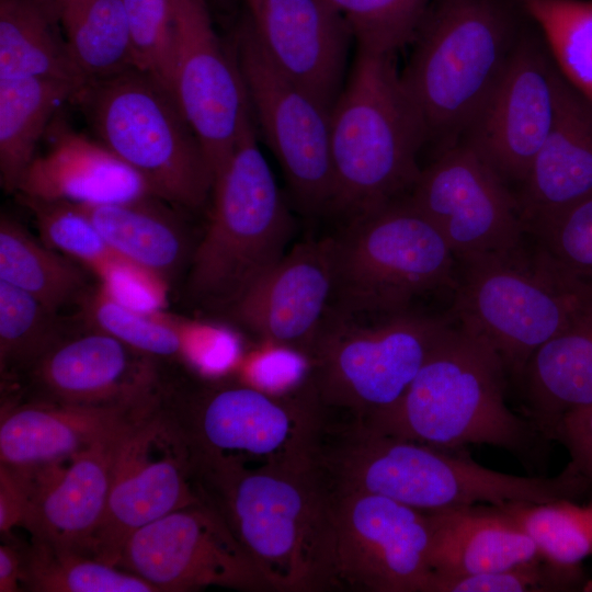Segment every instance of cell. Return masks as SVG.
<instances>
[{
	"label": "cell",
	"instance_id": "d6986e66",
	"mask_svg": "<svg viewBox=\"0 0 592 592\" xmlns=\"http://www.w3.org/2000/svg\"><path fill=\"white\" fill-rule=\"evenodd\" d=\"M263 49L295 84L331 112L342 92L352 33L328 0H243Z\"/></svg>",
	"mask_w": 592,
	"mask_h": 592
},
{
	"label": "cell",
	"instance_id": "ac0fdd59",
	"mask_svg": "<svg viewBox=\"0 0 592 592\" xmlns=\"http://www.w3.org/2000/svg\"><path fill=\"white\" fill-rule=\"evenodd\" d=\"M333 291V237L309 240L285 253L226 310L265 343L307 355Z\"/></svg>",
	"mask_w": 592,
	"mask_h": 592
},
{
	"label": "cell",
	"instance_id": "d4e9b609",
	"mask_svg": "<svg viewBox=\"0 0 592 592\" xmlns=\"http://www.w3.org/2000/svg\"><path fill=\"white\" fill-rule=\"evenodd\" d=\"M426 514L432 579L505 570L543 559L501 506L476 504Z\"/></svg>",
	"mask_w": 592,
	"mask_h": 592
},
{
	"label": "cell",
	"instance_id": "ab89813d",
	"mask_svg": "<svg viewBox=\"0 0 592 592\" xmlns=\"http://www.w3.org/2000/svg\"><path fill=\"white\" fill-rule=\"evenodd\" d=\"M537 251L555 265L592 285V195L532 234Z\"/></svg>",
	"mask_w": 592,
	"mask_h": 592
},
{
	"label": "cell",
	"instance_id": "277c9868",
	"mask_svg": "<svg viewBox=\"0 0 592 592\" xmlns=\"http://www.w3.org/2000/svg\"><path fill=\"white\" fill-rule=\"evenodd\" d=\"M254 119L212 187L207 229L192 253L187 289L204 306L229 308L285 254L293 218L258 146Z\"/></svg>",
	"mask_w": 592,
	"mask_h": 592
},
{
	"label": "cell",
	"instance_id": "52a82bcc",
	"mask_svg": "<svg viewBox=\"0 0 592 592\" xmlns=\"http://www.w3.org/2000/svg\"><path fill=\"white\" fill-rule=\"evenodd\" d=\"M455 286L456 325L489 345L506 374L521 377L531 355L592 301V285L537 250L464 263Z\"/></svg>",
	"mask_w": 592,
	"mask_h": 592
},
{
	"label": "cell",
	"instance_id": "4dcf8cb0",
	"mask_svg": "<svg viewBox=\"0 0 592 592\" xmlns=\"http://www.w3.org/2000/svg\"><path fill=\"white\" fill-rule=\"evenodd\" d=\"M0 280L31 294L55 312L84 286V276L73 263L5 214L0 218Z\"/></svg>",
	"mask_w": 592,
	"mask_h": 592
},
{
	"label": "cell",
	"instance_id": "cb8c5ba5",
	"mask_svg": "<svg viewBox=\"0 0 592 592\" xmlns=\"http://www.w3.org/2000/svg\"><path fill=\"white\" fill-rule=\"evenodd\" d=\"M144 407L33 402L2 411L0 464L37 471L68 462L129 424Z\"/></svg>",
	"mask_w": 592,
	"mask_h": 592
},
{
	"label": "cell",
	"instance_id": "44dd1931",
	"mask_svg": "<svg viewBox=\"0 0 592 592\" xmlns=\"http://www.w3.org/2000/svg\"><path fill=\"white\" fill-rule=\"evenodd\" d=\"M130 423L75 455L66 467L34 471L35 489L23 523L33 540L90 555L104 516L116 452Z\"/></svg>",
	"mask_w": 592,
	"mask_h": 592
},
{
	"label": "cell",
	"instance_id": "ba28073f",
	"mask_svg": "<svg viewBox=\"0 0 592 592\" xmlns=\"http://www.w3.org/2000/svg\"><path fill=\"white\" fill-rule=\"evenodd\" d=\"M333 240L341 316L407 311L418 297L457 284L456 257L409 196L351 218Z\"/></svg>",
	"mask_w": 592,
	"mask_h": 592
},
{
	"label": "cell",
	"instance_id": "f1b7e54d",
	"mask_svg": "<svg viewBox=\"0 0 592 592\" xmlns=\"http://www.w3.org/2000/svg\"><path fill=\"white\" fill-rule=\"evenodd\" d=\"M45 0H0V78H50L83 86Z\"/></svg>",
	"mask_w": 592,
	"mask_h": 592
},
{
	"label": "cell",
	"instance_id": "7c38bea8",
	"mask_svg": "<svg viewBox=\"0 0 592 592\" xmlns=\"http://www.w3.org/2000/svg\"><path fill=\"white\" fill-rule=\"evenodd\" d=\"M234 56L254 121L282 168L295 203L307 214L331 210L334 178L330 111L277 69L247 16L237 29Z\"/></svg>",
	"mask_w": 592,
	"mask_h": 592
},
{
	"label": "cell",
	"instance_id": "7dc6e473",
	"mask_svg": "<svg viewBox=\"0 0 592 592\" xmlns=\"http://www.w3.org/2000/svg\"><path fill=\"white\" fill-rule=\"evenodd\" d=\"M24 559L15 547L9 544L0 546V592H15L23 581Z\"/></svg>",
	"mask_w": 592,
	"mask_h": 592
},
{
	"label": "cell",
	"instance_id": "3957f363",
	"mask_svg": "<svg viewBox=\"0 0 592 592\" xmlns=\"http://www.w3.org/2000/svg\"><path fill=\"white\" fill-rule=\"evenodd\" d=\"M506 375L489 345L448 323L398 403L363 423L437 447L523 452L537 429L508 408Z\"/></svg>",
	"mask_w": 592,
	"mask_h": 592
},
{
	"label": "cell",
	"instance_id": "1f68e13d",
	"mask_svg": "<svg viewBox=\"0 0 592 592\" xmlns=\"http://www.w3.org/2000/svg\"><path fill=\"white\" fill-rule=\"evenodd\" d=\"M23 582L37 592H157L139 576L90 555L33 540Z\"/></svg>",
	"mask_w": 592,
	"mask_h": 592
},
{
	"label": "cell",
	"instance_id": "ffe728a7",
	"mask_svg": "<svg viewBox=\"0 0 592 592\" xmlns=\"http://www.w3.org/2000/svg\"><path fill=\"white\" fill-rule=\"evenodd\" d=\"M151 356L103 331L59 340L34 365L50 401L144 407L156 374Z\"/></svg>",
	"mask_w": 592,
	"mask_h": 592
},
{
	"label": "cell",
	"instance_id": "c3c4849f",
	"mask_svg": "<svg viewBox=\"0 0 592 592\" xmlns=\"http://www.w3.org/2000/svg\"><path fill=\"white\" fill-rule=\"evenodd\" d=\"M584 591L592 592V580L584 585Z\"/></svg>",
	"mask_w": 592,
	"mask_h": 592
},
{
	"label": "cell",
	"instance_id": "9c48e42d",
	"mask_svg": "<svg viewBox=\"0 0 592 592\" xmlns=\"http://www.w3.org/2000/svg\"><path fill=\"white\" fill-rule=\"evenodd\" d=\"M333 322L307 354V385L322 417L360 422L398 403L449 323L411 310L371 326Z\"/></svg>",
	"mask_w": 592,
	"mask_h": 592
},
{
	"label": "cell",
	"instance_id": "2e32d148",
	"mask_svg": "<svg viewBox=\"0 0 592 592\" xmlns=\"http://www.w3.org/2000/svg\"><path fill=\"white\" fill-rule=\"evenodd\" d=\"M172 92L196 134L213 182L253 114L236 58L213 26L205 0H171Z\"/></svg>",
	"mask_w": 592,
	"mask_h": 592
},
{
	"label": "cell",
	"instance_id": "d590c367",
	"mask_svg": "<svg viewBox=\"0 0 592 592\" xmlns=\"http://www.w3.org/2000/svg\"><path fill=\"white\" fill-rule=\"evenodd\" d=\"M57 312L31 294L0 280L1 372L33 366L59 340Z\"/></svg>",
	"mask_w": 592,
	"mask_h": 592
},
{
	"label": "cell",
	"instance_id": "836d02e7",
	"mask_svg": "<svg viewBox=\"0 0 592 592\" xmlns=\"http://www.w3.org/2000/svg\"><path fill=\"white\" fill-rule=\"evenodd\" d=\"M561 76L592 103V0H523Z\"/></svg>",
	"mask_w": 592,
	"mask_h": 592
},
{
	"label": "cell",
	"instance_id": "f6af8a7d",
	"mask_svg": "<svg viewBox=\"0 0 592 592\" xmlns=\"http://www.w3.org/2000/svg\"><path fill=\"white\" fill-rule=\"evenodd\" d=\"M568 448L566 471L583 490L592 488V405L566 414L553 436Z\"/></svg>",
	"mask_w": 592,
	"mask_h": 592
},
{
	"label": "cell",
	"instance_id": "5bb4252c",
	"mask_svg": "<svg viewBox=\"0 0 592 592\" xmlns=\"http://www.w3.org/2000/svg\"><path fill=\"white\" fill-rule=\"evenodd\" d=\"M411 202L469 263L522 249L526 234L514 193L467 144L441 151L421 173Z\"/></svg>",
	"mask_w": 592,
	"mask_h": 592
},
{
	"label": "cell",
	"instance_id": "7402d4cb",
	"mask_svg": "<svg viewBox=\"0 0 592 592\" xmlns=\"http://www.w3.org/2000/svg\"><path fill=\"white\" fill-rule=\"evenodd\" d=\"M514 195L530 235L592 195V103L559 70L551 130Z\"/></svg>",
	"mask_w": 592,
	"mask_h": 592
},
{
	"label": "cell",
	"instance_id": "30bf717a",
	"mask_svg": "<svg viewBox=\"0 0 592 592\" xmlns=\"http://www.w3.org/2000/svg\"><path fill=\"white\" fill-rule=\"evenodd\" d=\"M430 549L426 512L376 494L326 492L317 591L429 592Z\"/></svg>",
	"mask_w": 592,
	"mask_h": 592
},
{
	"label": "cell",
	"instance_id": "b9f144b4",
	"mask_svg": "<svg viewBox=\"0 0 592 592\" xmlns=\"http://www.w3.org/2000/svg\"><path fill=\"white\" fill-rule=\"evenodd\" d=\"M182 360L204 375H221L240 361V343L229 329L178 318Z\"/></svg>",
	"mask_w": 592,
	"mask_h": 592
},
{
	"label": "cell",
	"instance_id": "d6a6232c",
	"mask_svg": "<svg viewBox=\"0 0 592 592\" xmlns=\"http://www.w3.org/2000/svg\"><path fill=\"white\" fill-rule=\"evenodd\" d=\"M569 500L513 502L501 508L526 532L545 561L579 573V565L592 556V504Z\"/></svg>",
	"mask_w": 592,
	"mask_h": 592
},
{
	"label": "cell",
	"instance_id": "8992f818",
	"mask_svg": "<svg viewBox=\"0 0 592 592\" xmlns=\"http://www.w3.org/2000/svg\"><path fill=\"white\" fill-rule=\"evenodd\" d=\"M225 519L272 591H317L326 492L308 459L263 467L200 470Z\"/></svg>",
	"mask_w": 592,
	"mask_h": 592
},
{
	"label": "cell",
	"instance_id": "60d3db41",
	"mask_svg": "<svg viewBox=\"0 0 592 592\" xmlns=\"http://www.w3.org/2000/svg\"><path fill=\"white\" fill-rule=\"evenodd\" d=\"M579 573L544 559L515 568L456 577L433 578L430 592H537L568 590Z\"/></svg>",
	"mask_w": 592,
	"mask_h": 592
},
{
	"label": "cell",
	"instance_id": "bcb514c9",
	"mask_svg": "<svg viewBox=\"0 0 592 592\" xmlns=\"http://www.w3.org/2000/svg\"><path fill=\"white\" fill-rule=\"evenodd\" d=\"M35 489L33 471L0 464V532L7 535L23 525Z\"/></svg>",
	"mask_w": 592,
	"mask_h": 592
},
{
	"label": "cell",
	"instance_id": "9a60e30c",
	"mask_svg": "<svg viewBox=\"0 0 592 592\" xmlns=\"http://www.w3.org/2000/svg\"><path fill=\"white\" fill-rule=\"evenodd\" d=\"M118 566L157 591L217 585L272 591L221 514L203 501L149 523L126 540Z\"/></svg>",
	"mask_w": 592,
	"mask_h": 592
},
{
	"label": "cell",
	"instance_id": "7bdbcfd3",
	"mask_svg": "<svg viewBox=\"0 0 592 592\" xmlns=\"http://www.w3.org/2000/svg\"><path fill=\"white\" fill-rule=\"evenodd\" d=\"M250 356L244 364V383L274 395H289L307 382L310 362L303 352L283 345Z\"/></svg>",
	"mask_w": 592,
	"mask_h": 592
},
{
	"label": "cell",
	"instance_id": "4fadbf2b",
	"mask_svg": "<svg viewBox=\"0 0 592 592\" xmlns=\"http://www.w3.org/2000/svg\"><path fill=\"white\" fill-rule=\"evenodd\" d=\"M144 412L130 423L118 445L104 516L90 551L113 566H118L134 532L202 502L190 485L189 474L194 468L183 433L173 420Z\"/></svg>",
	"mask_w": 592,
	"mask_h": 592
},
{
	"label": "cell",
	"instance_id": "603a6c76",
	"mask_svg": "<svg viewBox=\"0 0 592 592\" xmlns=\"http://www.w3.org/2000/svg\"><path fill=\"white\" fill-rule=\"evenodd\" d=\"M50 146L23 174L21 196L78 204H110L155 196L147 182L99 140L53 121Z\"/></svg>",
	"mask_w": 592,
	"mask_h": 592
},
{
	"label": "cell",
	"instance_id": "e0dca14e",
	"mask_svg": "<svg viewBox=\"0 0 592 592\" xmlns=\"http://www.w3.org/2000/svg\"><path fill=\"white\" fill-rule=\"evenodd\" d=\"M557 76L558 68L533 21L497 87L459 140L470 146L509 189L510 184L523 183L551 130Z\"/></svg>",
	"mask_w": 592,
	"mask_h": 592
},
{
	"label": "cell",
	"instance_id": "83f0119b",
	"mask_svg": "<svg viewBox=\"0 0 592 592\" xmlns=\"http://www.w3.org/2000/svg\"><path fill=\"white\" fill-rule=\"evenodd\" d=\"M82 86L50 78H0V180L18 192L57 110Z\"/></svg>",
	"mask_w": 592,
	"mask_h": 592
},
{
	"label": "cell",
	"instance_id": "7a4b0ae2",
	"mask_svg": "<svg viewBox=\"0 0 592 592\" xmlns=\"http://www.w3.org/2000/svg\"><path fill=\"white\" fill-rule=\"evenodd\" d=\"M426 143L395 55L357 49L330 112L331 210L351 219L402 197L421 173L418 156Z\"/></svg>",
	"mask_w": 592,
	"mask_h": 592
},
{
	"label": "cell",
	"instance_id": "5b68a950",
	"mask_svg": "<svg viewBox=\"0 0 592 592\" xmlns=\"http://www.w3.org/2000/svg\"><path fill=\"white\" fill-rule=\"evenodd\" d=\"M98 140L134 169L153 195L186 209L212 194L213 174L174 94L132 68L88 81L75 94Z\"/></svg>",
	"mask_w": 592,
	"mask_h": 592
},
{
	"label": "cell",
	"instance_id": "6da1fadb",
	"mask_svg": "<svg viewBox=\"0 0 592 592\" xmlns=\"http://www.w3.org/2000/svg\"><path fill=\"white\" fill-rule=\"evenodd\" d=\"M523 0H432L403 84L440 151L458 143L532 24Z\"/></svg>",
	"mask_w": 592,
	"mask_h": 592
},
{
	"label": "cell",
	"instance_id": "4316f807",
	"mask_svg": "<svg viewBox=\"0 0 592 592\" xmlns=\"http://www.w3.org/2000/svg\"><path fill=\"white\" fill-rule=\"evenodd\" d=\"M157 196L110 204H78L113 251L168 284L189 258L187 238Z\"/></svg>",
	"mask_w": 592,
	"mask_h": 592
},
{
	"label": "cell",
	"instance_id": "74e56055",
	"mask_svg": "<svg viewBox=\"0 0 592 592\" xmlns=\"http://www.w3.org/2000/svg\"><path fill=\"white\" fill-rule=\"evenodd\" d=\"M344 18L357 49L396 55L410 45L432 0H328Z\"/></svg>",
	"mask_w": 592,
	"mask_h": 592
},
{
	"label": "cell",
	"instance_id": "f35d334b",
	"mask_svg": "<svg viewBox=\"0 0 592 592\" xmlns=\"http://www.w3.org/2000/svg\"><path fill=\"white\" fill-rule=\"evenodd\" d=\"M124 5L135 68L155 77L172 92L173 11L171 0H124Z\"/></svg>",
	"mask_w": 592,
	"mask_h": 592
},
{
	"label": "cell",
	"instance_id": "8d00e7d4",
	"mask_svg": "<svg viewBox=\"0 0 592 592\" xmlns=\"http://www.w3.org/2000/svg\"><path fill=\"white\" fill-rule=\"evenodd\" d=\"M20 197L33 213L42 241L53 250L80 261L98 277L125 261L107 244L78 204Z\"/></svg>",
	"mask_w": 592,
	"mask_h": 592
},
{
	"label": "cell",
	"instance_id": "f546056e",
	"mask_svg": "<svg viewBox=\"0 0 592 592\" xmlns=\"http://www.w3.org/2000/svg\"><path fill=\"white\" fill-rule=\"evenodd\" d=\"M84 81L135 68L124 0H45Z\"/></svg>",
	"mask_w": 592,
	"mask_h": 592
},
{
	"label": "cell",
	"instance_id": "ee69618b",
	"mask_svg": "<svg viewBox=\"0 0 592 592\" xmlns=\"http://www.w3.org/2000/svg\"><path fill=\"white\" fill-rule=\"evenodd\" d=\"M99 278L111 297L130 308L158 311L167 303V283L130 262L117 263Z\"/></svg>",
	"mask_w": 592,
	"mask_h": 592
},
{
	"label": "cell",
	"instance_id": "8fae6325",
	"mask_svg": "<svg viewBox=\"0 0 592 592\" xmlns=\"http://www.w3.org/2000/svg\"><path fill=\"white\" fill-rule=\"evenodd\" d=\"M172 419L184 435L194 469L263 467L307 459L318 406L305 384L274 395L244 382L208 388Z\"/></svg>",
	"mask_w": 592,
	"mask_h": 592
},
{
	"label": "cell",
	"instance_id": "484cf974",
	"mask_svg": "<svg viewBox=\"0 0 592 592\" xmlns=\"http://www.w3.org/2000/svg\"><path fill=\"white\" fill-rule=\"evenodd\" d=\"M520 379L532 423L550 437L566 414L592 405V301L531 355Z\"/></svg>",
	"mask_w": 592,
	"mask_h": 592
},
{
	"label": "cell",
	"instance_id": "e575fe53",
	"mask_svg": "<svg viewBox=\"0 0 592 592\" xmlns=\"http://www.w3.org/2000/svg\"><path fill=\"white\" fill-rule=\"evenodd\" d=\"M84 296L83 314L94 329L151 357L182 358L183 344L177 317L162 310L141 311L125 306L100 285Z\"/></svg>",
	"mask_w": 592,
	"mask_h": 592
}]
</instances>
